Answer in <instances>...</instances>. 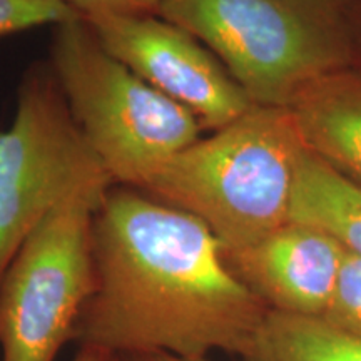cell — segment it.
I'll list each match as a JSON object with an SVG mask.
<instances>
[{"label":"cell","instance_id":"16","mask_svg":"<svg viewBox=\"0 0 361 361\" xmlns=\"http://www.w3.org/2000/svg\"><path fill=\"white\" fill-rule=\"evenodd\" d=\"M116 361H211L209 358H183L169 353H149V355H128L116 356Z\"/></svg>","mask_w":361,"mask_h":361},{"label":"cell","instance_id":"15","mask_svg":"<svg viewBox=\"0 0 361 361\" xmlns=\"http://www.w3.org/2000/svg\"><path fill=\"white\" fill-rule=\"evenodd\" d=\"M350 29L351 39H353L355 51V66L361 69V0H350Z\"/></svg>","mask_w":361,"mask_h":361},{"label":"cell","instance_id":"8","mask_svg":"<svg viewBox=\"0 0 361 361\" xmlns=\"http://www.w3.org/2000/svg\"><path fill=\"white\" fill-rule=\"evenodd\" d=\"M348 250L316 226L288 221L255 245L224 251L234 276L269 311L323 318Z\"/></svg>","mask_w":361,"mask_h":361},{"label":"cell","instance_id":"12","mask_svg":"<svg viewBox=\"0 0 361 361\" xmlns=\"http://www.w3.org/2000/svg\"><path fill=\"white\" fill-rule=\"evenodd\" d=\"M78 16L64 0H0V37L39 25H59Z\"/></svg>","mask_w":361,"mask_h":361},{"label":"cell","instance_id":"6","mask_svg":"<svg viewBox=\"0 0 361 361\" xmlns=\"http://www.w3.org/2000/svg\"><path fill=\"white\" fill-rule=\"evenodd\" d=\"M106 192L59 204L13 256L0 281V361H57L94 291V214Z\"/></svg>","mask_w":361,"mask_h":361},{"label":"cell","instance_id":"1","mask_svg":"<svg viewBox=\"0 0 361 361\" xmlns=\"http://www.w3.org/2000/svg\"><path fill=\"white\" fill-rule=\"evenodd\" d=\"M94 291L74 343L112 356H241L268 308L204 223L129 186L107 191L92 226Z\"/></svg>","mask_w":361,"mask_h":361},{"label":"cell","instance_id":"3","mask_svg":"<svg viewBox=\"0 0 361 361\" xmlns=\"http://www.w3.org/2000/svg\"><path fill=\"white\" fill-rule=\"evenodd\" d=\"M350 0H166L159 16L196 35L255 106L290 107L355 66Z\"/></svg>","mask_w":361,"mask_h":361},{"label":"cell","instance_id":"10","mask_svg":"<svg viewBox=\"0 0 361 361\" xmlns=\"http://www.w3.org/2000/svg\"><path fill=\"white\" fill-rule=\"evenodd\" d=\"M290 221L324 229L361 258V189L308 149L298 164Z\"/></svg>","mask_w":361,"mask_h":361},{"label":"cell","instance_id":"9","mask_svg":"<svg viewBox=\"0 0 361 361\" xmlns=\"http://www.w3.org/2000/svg\"><path fill=\"white\" fill-rule=\"evenodd\" d=\"M305 147L361 189V69L310 85L290 107Z\"/></svg>","mask_w":361,"mask_h":361},{"label":"cell","instance_id":"7","mask_svg":"<svg viewBox=\"0 0 361 361\" xmlns=\"http://www.w3.org/2000/svg\"><path fill=\"white\" fill-rule=\"evenodd\" d=\"M107 52L166 97L188 107L202 129L218 130L250 111L246 96L218 56L196 35L161 16L89 17Z\"/></svg>","mask_w":361,"mask_h":361},{"label":"cell","instance_id":"17","mask_svg":"<svg viewBox=\"0 0 361 361\" xmlns=\"http://www.w3.org/2000/svg\"><path fill=\"white\" fill-rule=\"evenodd\" d=\"M72 361H116V356H112L106 351L90 348V346H79L78 353L74 355Z\"/></svg>","mask_w":361,"mask_h":361},{"label":"cell","instance_id":"11","mask_svg":"<svg viewBox=\"0 0 361 361\" xmlns=\"http://www.w3.org/2000/svg\"><path fill=\"white\" fill-rule=\"evenodd\" d=\"M241 361H361V338L314 316L268 311Z\"/></svg>","mask_w":361,"mask_h":361},{"label":"cell","instance_id":"2","mask_svg":"<svg viewBox=\"0 0 361 361\" xmlns=\"http://www.w3.org/2000/svg\"><path fill=\"white\" fill-rule=\"evenodd\" d=\"M305 142L288 107L252 106L171 157L139 191L204 223L224 251L290 221Z\"/></svg>","mask_w":361,"mask_h":361},{"label":"cell","instance_id":"5","mask_svg":"<svg viewBox=\"0 0 361 361\" xmlns=\"http://www.w3.org/2000/svg\"><path fill=\"white\" fill-rule=\"evenodd\" d=\"M114 184L51 66L30 67L17 90L12 124L0 133V281L25 239L59 204Z\"/></svg>","mask_w":361,"mask_h":361},{"label":"cell","instance_id":"4","mask_svg":"<svg viewBox=\"0 0 361 361\" xmlns=\"http://www.w3.org/2000/svg\"><path fill=\"white\" fill-rule=\"evenodd\" d=\"M49 66L116 184L141 189L171 157L201 139L200 119L107 52L84 17L56 25Z\"/></svg>","mask_w":361,"mask_h":361},{"label":"cell","instance_id":"14","mask_svg":"<svg viewBox=\"0 0 361 361\" xmlns=\"http://www.w3.org/2000/svg\"><path fill=\"white\" fill-rule=\"evenodd\" d=\"M80 17L159 16L166 0H64Z\"/></svg>","mask_w":361,"mask_h":361},{"label":"cell","instance_id":"13","mask_svg":"<svg viewBox=\"0 0 361 361\" xmlns=\"http://www.w3.org/2000/svg\"><path fill=\"white\" fill-rule=\"evenodd\" d=\"M328 323L361 338V258L348 251L331 305L323 316Z\"/></svg>","mask_w":361,"mask_h":361}]
</instances>
